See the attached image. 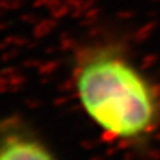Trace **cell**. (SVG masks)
Segmentation results:
<instances>
[{"instance_id": "7a4b0ae2", "label": "cell", "mask_w": 160, "mask_h": 160, "mask_svg": "<svg viewBox=\"0 0 160 160\" xmlns=\"http://www.w3.org/2000/svg\"><path fill=\"white\" fill-rule=\"evenodd\" d=\"M0 160H58L24 119L7 116L0 119Z\"/></svg>"}, {"instance_id": "6da1fadb", "label": "cell", "mask_w": 160, "mask_h": 160, "mask_svg": "<svg viewBox=\"0 0 160 160\" xmlns=\"http://www.w3.org/2000/svg\"><path fill=\"white\" fill-rule=\"evenodd\" d=\"M72 80L84 113L108 138L138 143L156 128L158 89L118 43L80 47L73 56Z\"/></svg>"}]
</instances>
